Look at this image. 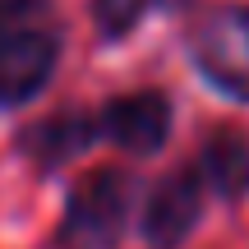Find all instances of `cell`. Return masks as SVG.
Returning a JSON list of instances; mask_svg holds the SVG:
<instances>
[{
	"label": "cell",
	"instance_id": "obj_1",
	"mask_svg": "<svg viewBox=\"0 0 249 249\" xmlns=\"http://www.w3.org/2000/svg\"><path fill=\"white\" fill-rule=\"evenodd\" d=\"M134 176L107 166L92 171L88 180H79L70 194V208H65V245L70 249H116L124 226H129V208H134Z\"/></svg>",
	"mask_w": 249,
	"mask_h": 249
},
{
	"label": "cell",
	"instance_id": "obj_2",
	"mask_svg": "<svg viewBox=\"0 0 249 249\" xmlns=\"http://www.w3.org/2000/svg\"><path fill=\"white\" fill-rule=\"evenodd\" d=\"M194 65L226 97L249 102V5L217 9L194 33Z\"/></svg>",
	"mask_w": 249,
	"mask_h": 249
},
{
	"label": "cell",
	"instance_id": "obj_3",
	"mask_svg": "<svg viewBox=\"0 0 249 249\" xmlns=\"http://www.w3.org/2000/svg\"><path fill=\"white\" fill-rule=\"evenodd\" d=\"M203 217V176L198 166H180L161 180L143 203V240L152 249H176Z\"/></svg>",
	"mask_w": 249,
	"mask_h": 249
},
{
	"label": "cell",
	"instance_id": "obj_4",
	"mask_svg": "<svg viewBox=\"0 0 249 249\" xmlns=\"http://www.w3.org/2000/svg\"><path fill=\"white\" fill-rule=\"evenodd\" d=\"M102 139H111L124 152H157L171 134V97L166 92H129V97H116L97 111Z\"/></svg>",
	"mask_w": 249,
	"mask_h": 249
},
{
	"label": "cell",
	"instance_id": "obj_5",
	"mask_svg": "<svg viewBox=\"0 0 249 249\" xmlns=\"http://www.w3.org/2000/svg\"><path fill=\"white\" fill-rule=\"evenodd\" d=\"M55 70V37L37 28H0V107H18Z\"/></svg>",
	"mask_w": 249,
	"mask_h": 249
},
{
	"label": "cell",
	"instance_id": "obj_6",
	"mask_svg": "<svg viewBox=\"0 0 249 249\" xmlns=\"http://www.w3.org/2000/svg\"><path fill=\"white\" fill-rule=\"evenodd\" d=\"M97 139H102L97 116H88V111H65V116H51V120L33 124V129L23 134V148L33 152L42 166H60V161L88 152Z\"/></svg>",
	"mask_w": 249,
	"mask_h": 249
},
{
	"label": "cell",
	"instance_id": "obj_7",
	"mask_svg": "<svg viewBox=\"0 0 249 249\" xmlns=\"http://www.w3.org/2000/svg\"><path fill=\"white\" fill-rule=\"evenodd\" d=\"M198 176L222 198H245L249 194V134L245 129H217L203 143Z\"/></svg>",
	"mask_w": 249,
	"mask_h": 249
},
{
	"label": "cell",
	"instance_id": "obj_8",
	"mask_svg": "<svg viewBox=\"0 0 249 249\" xmlns=\"http://www.w3.org/2000/svg\"><path fill=\"white\" fill-rule=\"evenodd\" d=\"M143 9H148V0H97V23L107 37H124L143 18Z\"/></svg>",
	"mask_w": 249,
	"mask_h": 249
},
{
	"label": "cell",
	"instance_id": "obj_9",
	"mask_svg": "<svg viewBox=\"0 0 249 249\" xmlns=\"http://www.w3.org/2000/svg\"><path fill=\"white\" fill-rule=\"evenodd\" d=\"M42 0H0V23H14V18H23L28 9H37Z\"/></svg>",
	"mask_w": 249,
	"mask_h": 249
}]
</instances>
